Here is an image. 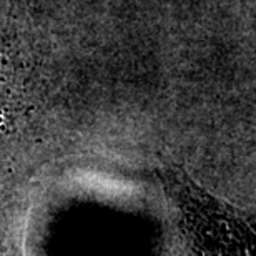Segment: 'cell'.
<instances>
[{
    "label": "cell",
    "instance_id": "obj_1",
    "mask_svg": "<svg viewBox=\"0 0 256 256\" xmlns=\"http://www.w3.org/2000/svg\"><path fill=\"white\" fill-rule=\"evenodd\" d=\"M158 178L176 210L192 256H254V228L248 213L204 190L182 166H162Z\"/></svg>",
    "mask_w": 256,
    "mask_h": 256
},
{
    "label": "cell",
    "instance_id": "obj_2",
    "mask_svg": "<svg viewBox=\"0 0 256 256\" xmlns=\"http://www.w3.org/2000/svg\"><path fill=\"white\" fill-rule=\"evenodd\" d=\"M30 72L14 47L0 50V142L10 136L30 100Z\"/></svg>",
    "mask_w": 256,
    "mask_h": 256
}]
</instances>
